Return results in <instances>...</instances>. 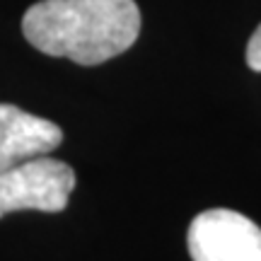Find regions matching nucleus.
<instances>
[{"label":"nucleus","instance_id":"1","mask_svg":"<svg viewBox=\"0 0 261 261\" xmlns=\"http://www.w3.org/2000/svg\"><path fill=\"white\" fill-rule=\"evenodd\" d=\"M32 46L77 65H99L128 51L140 34L133 0H41L22 17Z\"/></svg>","mask_w":261,"mask_h":261},{"label":"nucleus","instance_id":"2","mask_svg":"<svg viewBox=\"0 0 261 261\" xmlns=\"http://www.w3.org/2000/svg\"><path fill=\"white\" fill-rule=\"evenodd\" d=\"M75 189V172L63 160L34 158L0 172V218L15 211L61 213Z\"/></svg>","mask_w":261,"mask_h":261},{"label":"nucleus","instance_id":"3","mask_svg":"<svg viewBox=\"0 0 261 261\" xmlns=\"http://www.w3.org/2000/svg\"><path fill=\"white\" fill-rule=\"evenodd\" d=\"M194 261H261V227L230 208H211L189 225Z\"/></svg>","mask_w":261,"mask_h":261},{"label":"nucleus","instance_id":"4","mask_svg":"<svg viewBox=\"0 0 261 261\" xmlns=\"http://www.w3.org/2000/svg\"><path fill=\"white\" fill-rule=\"evenodd\" d=\"M63 133L54 121L22 112L15 104H0V172L56 150Z\"/></svg>","mask_w":261,"mask_h":261},{"label":"nucleus","instance_id":"5","mask_svg":"<svg viewBox=\"0 0 261 261\" xmlns=\"http://www.w3.org/2000/svg\"><path fill=\"white\" fill-rule=\"evenodd\" d=\"M247 65L261 73V24L256 27V32L252 34L249 44H247Z\"/></svg>","mask_w":261,"mask_h":261}]
</instances>
